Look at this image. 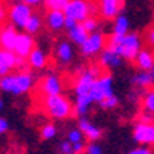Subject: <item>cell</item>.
Segmentation results:
<instances>
[{
  "label": "cell",
  "mask_w": 154,
  "mask_h": 154,
  "mask_svg": "<svg viewBox=\"0 0 154 154\" xmlns=\"http://www.w3.org/2000/svg\"><path fill=\"white\" fill-rule=\"evenodd\" d=\"M142 45H143L142 35L139 32H134V31L126 32L125 35L111 34L108 37V42H106V48L116 51L126 62H133L136 59L137 53L143 48Z\"/></svg>",
  "instance_id": "obj_1"
},
{
  "label": "cell",
  "mask_w": 154,
  "mask_h": 154,
  "mask_svg": "<svg viewBox=\"0 0 154 154\" xmlns=\"http://www.w3.org/2000/svg\"><path fill=\"white\" fill-rule=\"evenodd\" d=\"M35 85V77L29 69H16V72H9L6 75L0 77V91L12 94V96H22L29 93Z\"/></svg>",
  "instance_id": "obj_2"
},
{
  "label": "cell",
  "mask_w": 154,
  "mask_h": 154,
  "mask_svg": "<svg viewBox=\"0 0 154 154\" xmlns=\"http://www.w3.org/2000/svg\"><path fill=\"white\" fill-rule=\"evenodd\" d=\"M40 109L53 120H66L74 116V105L65 94L42 96Z\"/></svg>",
  "instance_id": "obj_3"
},
{
  "label": "cell",
  "mask_w": 154,
  "mask_h": 154,
  "mask_svg": "<svg viewBox=\"0 0 154 154\" xmlns=\"http://www.w3.org/2000/svg\"><path fill=\"white\" fill-rule=\"evenodd\" d=\"M63 12L66 17L74 19L77 23H82L88 17L99 16V3L97 0H68Z\"/></svg>",
  "instance_id": "obj_4"
},
{
  "label": "cell",
  "mask_w": 154,
  "mask_h": 154,
  "mask_svg": "<svg viewBox=\"0 0 154 154\" xmlns=\"http://www.w3.org/2000/svg\"><path fill=\"white\" fill-rule=\"evenodd\" d=\"M105 69L102 68L99 63L97 65H89V66H82L75 71V79L72 82V89L75 96H85L89 94L91 86L94 80L103 72Z\"/></svg>",
  "instance_id": "obj_5"
},
{
  "label": "cell",
  "mask_w": 154,
  "mask_h": 154,
  "mask_svg": "<svg viewBox=\"0 0 154 154\" xmlns=\"http://www.w3.org/2000/svg\"><path fill=\"white\" fill-rule=\"evenodd\" d=\"M114 94V79L109 71H103L97 79L94 80L89 96L94 100V103H100L102 100H105L106 97Z\"/></svg>",
  "instance_id": "obj_6"
},
{
  "label": "cell",
  "mask_w": 154,
  "mask_h": 154,
  "mask_svg": "<svg viewBox=\"0 0 154 154\" xmlns=\"http://www.w3.org/2000/svg\"><path fill=\"white\" fill-rule=\"evenodd\" d=\"M32 8L23 2H14L8 6V22L17 29H23L32 14Z\"/></svg>",
  "instance_id": "obj_7"
},
{
  "label": "cell",
  "mask_w": 154,
  "mask_h": 154,
  "mask_svg": "<svg viewBox=\"0 0 154 154\" xmlns=\"http://www.w3.org/2000/svg\"><path fill=\"white\" fill-rule=\"evenodd\" d=\"M106 42H108V38L102 31L91 32L88 35L86 42L80 46V53L85 59H94L106 48Z\"/></svg>",
  "instance_id": "obj_8"
},
{
  "label": "cell",
  "mask_w": 154,
  "mask_h": 154,
  "mask_svg": "<svg viewBox=\"0 0 154 154\" xmlns=\"http://www.w3.org/2000/svg\"><path fill=\"white\" fill-rule=\"evenodd\" d=\"M38 93L40 96H57V94H63V85L62 77L56 72H48L46 75H43V79L38 82Z\"/></svg>",
  "instance_id": "obj_9"
},
{
  "label": "cell",
  "mask_w": 154,
  "mask_h": 154,
  "mask_svg": "<svg viewBox=\"0 0 154 154\" xmlns=\"http://www.w3.org/2000/svg\"><path fill=\"white\" fill-rule=\"evenodd\" d=\"M25 65H26V59L16 56L14 51L0 49V77L16 69H23Z\"/></svg>",
  "instance_id": "obj_10"
},
{
  "label": "cell",
  "mask_w": 154,
  "mask_h": 154,
  "mask_svg": "<svg viewBox=\"0 0 154 154\" xmlns=\"http://www.w3.org/2000/svg\"><path fill=\"white\" fill-rule=\"evenodd\" d=\"M99 3V16L102 20L111 22L123 12L125 0H97Z\"/></svg>",
  "instance_id": "obj_11"
},
{
  "label": "cell",
  "mask_w": 154,
  "mask_h": 154,
  "mask_svg": "<svg viewBox=\"0 0 154 154\" xmlns=\"http://www.w3.org/2000/svg\"><path fill=\"white\" fill-rule=\"evenodd\" d=\"M152 122H136L134 123L133 139L137 145L149 146L154 142V125H152Z\"/></svg>",
  "instance_id": "obj_12"
},
{
  "label": "cell",
  "mask_w": 154,
  "mask_h": 154,
  "mask_svg": "<svg viewBox=\"0 0 154 154\" xmlns=\"http://www.w3.org/2000/svg\"><path fill=\"white\" fill-rule=\"evenodd\" d=\"M74 46L69 40H60L57 42L56 48H54V57H56V63L60 68H66L69 66L72 60H74Z\"/></svg>",
  "instance_id": "obj_13"
},
{
  "label": "cell",
  "mask_w": 154,
  "mask_h": 154,
  "mask_svg": "<svg viewBox=\"0 0 154 154\" xmlns=\"http://www.w3.org/2000/svg\"><path fill=\"white\" fill-rule=\"evenodd\" d=\"M77 128L82 131V134L85 136L86 142H99L103 136V131H102V128H99L94 122H91L86 116L85 117H79L77 120Z\"/></svg>",
  "instance_id": "obj_14"
},
{
  "label": "cell",
  "mask_w": 154,
  "mask_h": 154,
  "mask_svg": "<svg viewBox=\"0 0 154 154\" xmlns=\"http://www.w3.org/2000/svg\"><path fill=\"white\" fill-rule=\"evenodd\" d=\"M17 35H19V29L12 26L9 22L0 25V49L14 51Z\"/></svg>",
  "instance_id": "obj_15"
},
{
  "label": "cell",
  "mask_w": 154,
  "mask_h": 154,
  "mask_svg": "<svg viewBox=\"0 0 154 154\" xmlns=\"http://www.w3.org/2000/svg\"><path fill=\"white\" fill-rule=\"evenodd\" d=\"M34 48H35L34 35H29L25 31H22V32L19 31L17 40H16V45H14V54L22 57V59H26Z\"/></svg>",
  "instance_id": "obj_16"
},
{
  "label": "cell",
  "mask_w": 154,
  "mask_h": 154,
  "mask_svg": "<svg viewBox=\"0 0 154 154\" xmlns=\"http://www.w3.org/2000/svg\"><path fill=\"white\" fill-rule=\"evenodd\" d=\"M65 12L63 11H46V14L43 17V23L48 31L51 32H60L62 29H65Z\"/></svg>",
  "instance_id": "obj_17"
},
{
  "label": "cell",
  "mask_w": 154,
  "mask_h": 154,
  "mask_svg": "<svg viewBox=\"0 0 154 154\" xmlns=\"http://www.w3.org/2000/svg\"><path fill=\"white\" fill-rule=\"evenodd\" d=\"M122 63H123V59L116 53V51H112L109 48H105L99 54V65L105 71H111V69L119 68V66H122Z\"/></svg>",
  "instance_id": "obj_18"
},
{
  "label": "cell",
  "mask_w": 154,
  "mask_h": 154,
  "mask_svg": "<svg viewBox=\"0 0 154 154\" xmlns=\"http://www.w3.org/2000/svg\"><path fill=\"white\" fill-rule=\"evenodd\" d=\"M26 65L31 68V69H35V71H40L43 68L48 66V54L42 48H34L29 56L26 57Z\"/></svg>",
  "instance_id": "obj_19"
},
{
  "label": "cell",
  "mask_w": 154,
  "mask_h": 154,
  "mask_svg": "<svg viewBox=\"0 0 154 154\" xmlns=\"http://www.w3.org/2000/svg\"><path fill=\"white\" fill-rule=\"evenodd\" d=\"M133 62L136 63V68L139 71H149L154 66V51L142 48L137 53V56Z\"/></svg>",
  "instance_id": "obj_20"
},
{
  "label": "cell",
  "mask_w": 154,
  "mask_h": 154,
  "mask_svg": "<svg viewBox=\"0 0 154 154\" xmlns=\"http://www.w3.org/2000/svg\"><path fill=\"white\" fill-rule=\"evenodd\" d=\"M93 105H94V100L91 99V96H89V94L75 96L74 116H77V117H85V116H88V112L91 111Z\"/></svg>",
  "instance_id": "obj_21"
},
{
  "label": "cell",
  "mask_w": 154,
  "mask_h": 154,
  "mask_svg": "<svg viewBox=\"0 0 154 154\" xmlns=\"http://www.w3.org/2000/svg\"><path fill=\"white\" fill-rule=\"evenodd\" d=\"M131 85H133V88L142 89V91H145V89L154 86V80H152L151 72L149 71H137L131 77Z\"/></svg>",
  "instance_id": "obj_22"
},
{
  "label": "cell",
  "mask_w": 154,
  "mask_h": 154,
  "mask_svg": "<svg viewBox=\"0 0 154 154\" xmlns=\"http://www.w3.org/2000/svg\"><path fill=\"white\" fill-rule=\"evenodd\" d=\"M88 35H89V32L83 28L82 23H77L74 28L68 29V38H69V42L74 43V45H79V46H82L86 42Z\"/></svg>",
  "instance_id": "obj_23"
},
{
  "label": "cell",
  "mask_w": 154,
  "mask_h": 154,
  "mask_svg": "<svg viewBox=\"0 0 154 154\" xmlns=\"http://www.w3.org/2000/svg\"><path fill=\"white\" fill-rule=\"evenodd\" d=\"M45 26V23H43V17L38 14V12H32L29 20L26 22V25H25V28L23 31L29 34V35H35L42 31V28Z\"/></svg>",
  "instance_id": "obj_24"
},
{
  "label": "cell",
  "mask_w": 154,
  "mask_h": 154,
  "mask_svg": "<svg viewBox=\"0 0 154 154\" xmlns=\"http://www.w3.org/2000/svg\"><path fill=\"white\" fill-rule=\"evenodd\" d=\"M112 22V31L111 34L114 35H125L126 32H130V19H128L125 14H119Z\"/></svg>",
  "instance_id": "obj_25"
},
{
  "label": "cell",
  "mask_w": 154,
  "mask_h": 154,
  "mask_svg": "<svg viewBox=\"0 0 154 154\" xmlns=\"http://www.w3.org/2000/svg\"><path fill=\"white\" fill-rule=\"evenodd\" d=\"M140 105H142V111L154 116V86L143 91L142 97H140Z\"/></svg>",
  "instance_id": "obj_26"
},
{
  "label": "cell",
  "mask_w": 154,
  "mask_h": 154,
  "mask_svg": "<svg viewBox=\"0 0 154 154\" xmlns=\"http://www.w3.org/2000/svg\"><path fill=\"white\" fill-rule=\"evenodd\" d=\"M57 133H59V130H57V126L54 125V123H45L42 128H40V137L43 139V140H53V139H56L57 137Z\"/></svg>",
  "instance_id": "obj_27"
},
{
  "label": "cell",
  "mask_w": 154,
  "mask_h": 154,
  "mask_svg": "<svg viewBox=\"0 0 154 154\" xmlns=\"http://www.w3.org/2000/svg\"><path fill=\"white\" fill-rule=\"evenodd\" d=\"M119 103H120V99L116 96V94H112V96H109V97H106L105 100H102L100 103H99V106L102 108V109H106V111H111V109H116L119 106Z\"/></svg>",
  "instance_id": "obj_28"
},
{
  "label": "cell",
  "mask_w": 154,
  "mask_h": 154,
  "mask_svg": "<svg viewBox=\"0 0 154 154\" xmlns=\"http://www.w3.org/2000/svg\"><path fill=\"white\" fill-rule=\"evenodd\" d=\"M66 140H69L72 145H74V143H79V142H86L85 136L82 134V131H80L77 126L68 130V133H66Z\"/></svg>",
  "instance_id": "obj_29"
},
{
  "label": "cell",
  "mask_w": 154,
  "mask_h": 154,
  "mask_svg": "<svg viewBox=\"0 0 154 154\" xmlns=\"http://www.w3.org/2000/svg\"><path fill=\"white\" fill-rule=\"evenodd\" d=\"M68 0H43V6L46 11H63Z\"/></svg>",
  "instance_id": "obj_30"
},
{
  "label": "cell",
  "mask_w": 154,
  "mask_h": 154,
  "mask_svg": "<svg viewBox=\"0 0 154 154\" xmlns=\"http://www.w3.org/2000/svg\"><path fill=\"white\" fill-rule=\"evenodd\" d=\"M82 25H83V28L91 34V32H96V31H99V26H100V22L97 20V17H88L85 22H82Z\"/></svg>",
  "instance_id": "obj_31"
},
{
  "label": "cell",
  "mask_w": 154,
  "mask_h": 154,
  "mask_svg": "<svg viewBox=\"0 0 154 154\" xmlns=\"http://www.w3.org/2000/svg\"><path fill=\"white\" fill-rule=\"evenodd\" d=\"M85 154H103V148L99 145V142H88Z\"/></svg>",
  "instance_id": "obj_32"
},
{
  "label": "cell",
  "mask_w": 154,
  "mask_h": 154,
  "mask_svg": "<svg viewBox=\"0 0 154 154\" xmlns=\"http://www.w3.org/2000/svg\"><path fill=\"white\" fill-rule=\"evenodd\" d=\"M142 40H145V43H146L149 48L154 49V26H151V28H148V29L145 31Z\"/></svg>",
  "instance_id": "obj_33"
},
{
  "label": "cell",
  "mask_w": 154,
  "mask_h": 154,
  "mask_svg": "<svg viewBox=\"0 0 154 154\" xmlns=\"http://www.w3.org/2000/svg\"><path fill=\"white\" fill-rule=\"evenodd\" d=\"M126 154H154V149L149 146H145V145H139L137 148L130 149Z\"/></svg>",
  "instance_id": "obj_34"
},
{
  "label": "cell",
  "mask_w": 154,
  "mask_h": 154,
  "mask_svg": "<svg viewBox=\"0 0 154 154\" xmlns=\"http://www.w3.org/2000/svg\"><path fill=\"white\" fill-rule=\"evenodd\" d=\"M59 152L60 154H69L72 152V143L69 142V140H62V142L59 143Z\"/></svg>",
  "instance_id": "obj_35"
},
{
  "label": "cell",
  "mask_w": 154,
  "mask_h": 154,
  "mask_svg": "<svg viewBox=\"0 0 154 154\" xmlns=\"http://www.w3.org/2000/svg\"><path fill=\"white\" fill-rule=\"evenodd\" d=\"M8 20V6L5 5L3 0H0V25L6 23Z\"/></svg>",
  "instance_id": "obj_36"
},
{
  "label": "cell",
  "mask_w": 154,
  "mask_h": 154,
  "mask_svg": "<svg viewBox=\"0 0 154 154\" xmlns=\"http://www.w3.org/2000/svg\"><path fill=\"white\" fill-rule=\"evenodd\" d=\"M142 94H143L142 89H136V88H134L133 91L128 94V99H130V102H133V103H134V102H140V97H142Z\"/></svg>",
  "instance_id": "obj_37"
},
{
  "label": "cell",
  "mask_w": 154,
  "mask_h": 154,
  "mask_svg": "<svg viewBox=\"0 0 154 154\" xmlns=\"http://www.w3.org/2000/svg\"><path fill=\"white\" fill-rule=\"evenodd\" d=\"M9 131V122L5 117H0V136H3Z\"/></svg>",
  "instance_id": "obj_38"
},
{
  "label": "cell",
  "mask_w": 154,
  "mask_h": 154,
  "mask_svg": "<svg viewBox=\"0 0 154 154\" xmlns=\"http://www.w3.org/2000/svg\"><path fill=\"white\" fill-rule=\"evenodd\" d=\"M86 143H88V142H79V143H74V145H72V151H74V152H79V154H85Z\"/></svg>",
  "instance_id": "obj_39"
},
{
  "label": "cell",
  "mask_w": 154,
  "mask_h": 154,
  "mask_svg": "<svg viewBox=\"0 0 154 154\" xmlns=\"http://www.w3.org/2000/svg\"><path fill=\"white\" fill-rule=\"evenodd\" d=\"M19 2L26 3V5H29L31 8H37V6L43 5V0H19Z\"/></svg>",
  "instance_id": "obj_40"
},
{
  "label": "cell",
  "mask_w": 154,
  "mask_h": 154,
  "mask_svg": "<svg viewBox=\"0 0 154 154\" xmlns=\"http://www.w3.org/2000/svg\"><path fill=\"white\" fill-rule=\"evenodd\" d=\"M77 25V22L74 20V19H71V17H66L65 19V29L68 31V29H71V28H74Z\"/></svg>",
  "instance_id": "obj_41"
},
{
  "label": "cell",
  "mask_w": 154,
  "mask_h": 154,
  "mask_svg": "<svg viewBox=\"0 0 154 154\" xmlns=\"http://www.w3.org/2000/svg\"><path fill=\"white\" fill-rule=\"evenodd\" d=\"M149 72H151V75H152V80H154V66L149 69Z\"/></svg>",
  "instance_id": "obj_42"
},
{
  "label": "cell",
  "mask_w": 154,
  "mask_h": 154,
  "mask_svg": "<svg viewBox=\"0 0 154 154\" xmlns=\"http://www.w3.org/2000/svg\"><path fill=\"white\" fill-rule=\"evenodd\" d=\"M3 108V100H2V97H0V109Z\"/></svg>",
  "instance_id": "obj_43"
},
{
  "label": "cell",
  "mask_w": 154,
  "mask_h": 154,
  "mask_svg": "<svg viewBox=\"0 0 154 154\" xmlns=\"http://www.w3.org/2000/svg\"><path fill=\"white\" fill-rule=\"evenodd\" d=\"M69 154H79V152H74V151H72V152H69Z\"/></svg>",
  "instance_id": "obj_44"
},
{
  "label": "cell",
  "mask_w": 154,
  "mask_h": 154,
  "mask_svg": "<svg viewBox=\"0 0 154 154\" xmlns=\"http://www.w3.org/2000/svg\"><path fill=\"white\" fill-rule=\"evenodd\" d=\"M151 146H152V149H154V142H152V143H151Z\"/></svg>",
  "instance_id": "obj_45"
},
{
  "label": "cell",
  "mask_w": 154,
  "mask_h": 154,
  "mask_svg": "<svg viewBox=\"0 0 154 154\" xmlns=\"http://www.w3.org/2000/svg\"><path fill=\"white\" fill-rule=\"evenodd\" d=\"M3 2H9V0H3Z\"/></svg>",
  "instance_id": "obj_46"
},
{
  "label": "cell",
  "mask_w": 154,
  "mask_h": 154,
  "mask_svg": "<svg viewBox=\"0 0 154 154\" xmlns=\"http://www.w3.org/2000/svg\"><path fill=\"white\" fill-rule=\"evenodd\" d=\"M152 125H154V122H152Z\"/></svg>",
  "instance_id": "obj_47"
}]
</instances>
